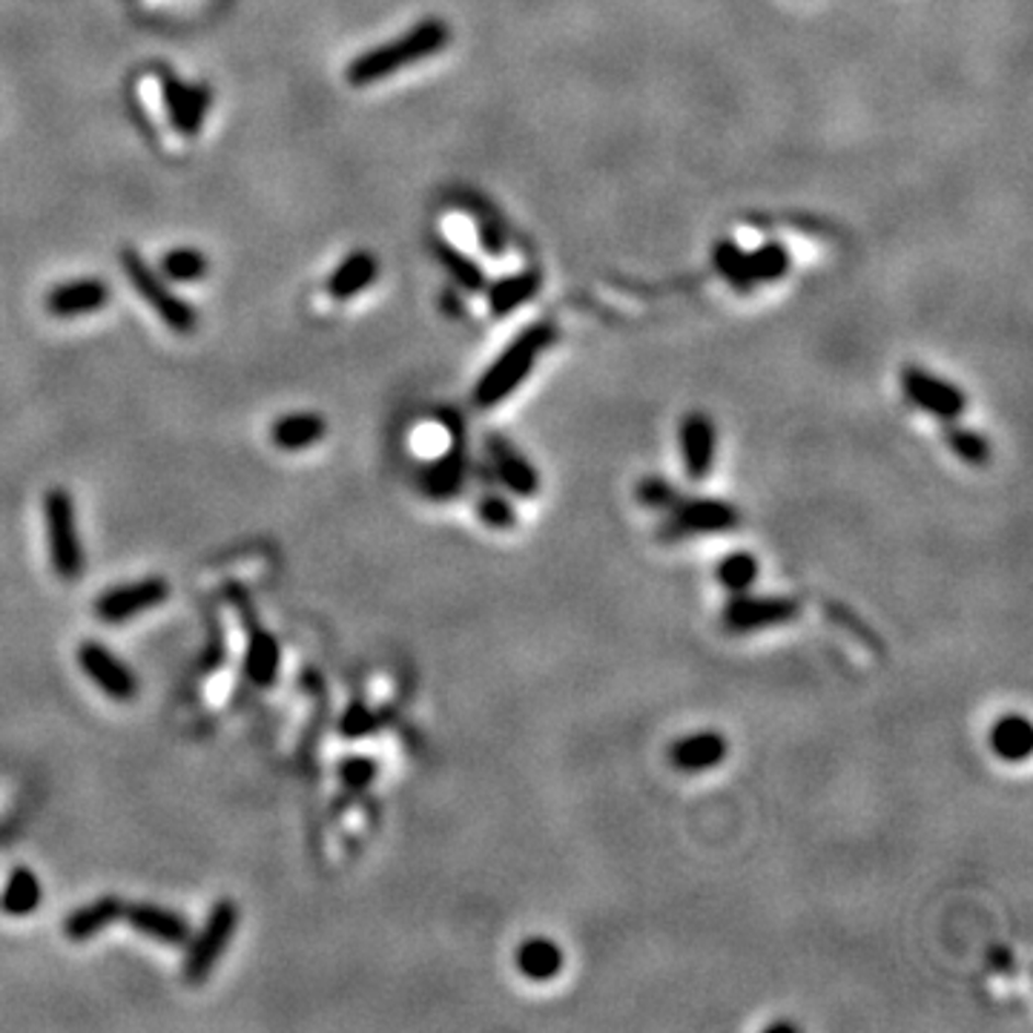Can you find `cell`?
<instances>
[{
  "mask_svg": "<svg viewBox=\"0 0 1033 1033\" xmlns=\"http://www.w3.org/2000/svg\"><path fill=\"white\" fill-rule=\"evenodd\" d=\"M451 44V26L446 18H423L411 30L402 32L400 38L379 44L359 58L351 61L345 69V78L351 87H370V83L386 81L397 76L411 64L428 61Z\"/></svg>",
  "mask_w": 1033,
  "mask_h": 1033,
  "instance_id": "cell-1",
  "label": "cell"
},
{
  "mask_svg": "<svg viewBox=\"0 0 1033 1033\" xmlns=\"http://www.w3.org/2000/svg\"><path fill=\"white\" fill-rule=\"evenodd\" d=\"M551 342H554V324L549 322H537L517 333L506 351L489 365L483 377L477 379L474 405L494 408L508 400L523 386V379L535 370L537 359L543 356Z\"/></svg>",
  "mask_w": 1033,
  "mask_h": 1033,
  "instance_id": "cell-2",
  "label": "cell"
},
{
  "mask_svg": "<svg viewBox=\"0 0 1033 1033\" xmlns=\"http://www.w3.org/2000/svg\"><path fill=\"white\" fill-rule=\"evenodd\" d=\"M741 512L721 497H684L664 512V520L657 526L661 543H684L695 537L730 535L738 528Z\"/></svg>",
  "mask_w": 1033,
  "mask_h": 1033,
  "instance_id": "cell-3",
  "label": "cell"
},
{
  "mask_svg": "<svg viewBox=\"0 0 1033 1033\" xmlns=\"http://www.w3.org/2000/svg\"><path fill=\"white\" fill-rule=\"evenodd\" d=\"M44 526L49 540V563L64 583L81 581L83 543L78 531L76 500L64 489H49L44 494Z\"/></svg>",
  "mask_w": 1033,
  "mask_h": 1033,
  "instance_id": "cell-4",
  "label": "cell"
},
{
  "mask_svg": "<svg viewBox=\"0 0 1033 1033\" xmlns=\"http://www.w3.org/2000/svg\"><path fill=\"white\" fill-rule=\"evenodd\" d=\"M236 930H239V905L230 898H221L207 913L202 930L190 933L187 939V956H184L182 976L187 985H202L213 976L219 959L225 956L227 944L233 942Z\"/></svg>",
  "mask_w": 1033,
  "mask_h": 1033,
  "instance_id": "cell-5",
  "label": "cell"
},
{
  "mask_svg": "<svg viewBox=\"0 0 1033 1033\" xmlns=\"http://www.w3.org/2000/svg\"><path fill=\"white\" fill-rule=\"evenodd\" d=\"M122 267L127 273L129 285L136 287V294L141 296L144 302L150 305L156 313L161 317V322L170 328V331L182 333V336H190V333H196L198 328V313L196 308L190 302H184L182 296H175L167 285V279L161 276L159 271H152L150 264L144 262V256L138 250L124 248L122 250Z\"/></svg>",
  "mask_w": 1033,
  "mask_h": 1033,
  "instance_id": "cell-6",
  "label": "cell"
},
{
  "mask_svg": "<svg viewBox=\"0 0 1033 1033\" xmlns=\"http://www.w3.org/2000/svg\"><path fill=\"white\" fill-rule=\"evenodd\" d=\"M799 615L801 606L795 597L741 592V595H730L724 611H721V623L730 634H755L790 627Z\"/></svg>",
  "mask_w": 1033,
  "mask_h": 1033,
  "instance_id": "cell-7",
  "label": "cell"
},
{
  "mask_svg": "<svg viewBox=\"0 0 1033 1033\" xmlns=\"http://www.w3.org/2000/svg\"><path fill=\"white\" fill-rule=\"evenodd\" d=\"M902 391L919 411L942 420V423H956L959 416L967 411V393L956 382L936 377L919 365H907L902 370Z\"/></svg>",
  "mask_w": 1033,
  "mask_h": 1033,
  "instance_id": "cell-8",
  "label": "cell"
},
{
  "mask_svg": "<svg viewBox=\"0 0 1033 1033\" xmlns=\"http://www.w3.org/2000/svg\"><path fill=\"white\" fill-rule=\"evenodd\" d=\"M167 597H170V583L164 577H144V581L106 588L104 595L95 600V615L106 627H118L136 615L161 606Z\"/></svg>",
  "mask_w": 1033,
  "mask_h": 1033,
  "instance_id": "cell-9",
  "label": "cell"
},
{
  "mask_svg": "<svg viewBox=\"0 0 1033 1033\" xmlns=\"http://www.w3.org/2000/svg\"><path fill=\"white\" fill-rule=\"evenodd\" d=\"M159 81H161V95H164L167 115H170V124H173L175 133L184 138L196 136L213 106L210 87H207V83L182 81V78H175L167 67H161Z\"/></svg>",
  "mask_w": 1033,
  "mask_h": 1033,
  "instance_id": "cell-10",
  "label": "cell"
},
{
  "mask_svg": "<svg viewBox=\"0 0 1033 1033\" xmlns=\"http://www.w3.org/2000/svg\"><path fill=\"white\" fill-rule=\"evenodd\" d=\"M78 666L87 678L113 701H133L138 695V680L122 657L110 652L104 643L83 641L78 646Z\"/></svg>",
  "mask_w": 1033,
  "mask_h": 1033,
  "instance_id": "cell-11",
  "label": "cell"
},
{
  "mask_svg": "<svg viewBox=\"0 0 1033 1033\" xmlns=\"http://www.w3.org/2000/svg\"><path fill=\"white\" fill-rule=\"evenodd\" d=\"M485 451H489L491 477L503 489L512 491L514 497L531 500L540 494V471L531 466V460L514 446L512 439L503 437V434H489Z\"/></svg>",
  "mask_w": 1033,
  "mask_h": 1033,
  "instance_id": "cell-12",
  "label": "cell"
},
{
  "mask_svg": "<svg viewBox=\"0 0 1033 1033\" xmlns=\"http://www.w3.org/2000/svg\"><path fill=\"white\" fill-rule=\"evenodd\" d=\"M678 448L684 471L692 480H707L710 471L715 468L718 454V428L710 416L703 411H692L684 416V423L678 428Z\"/></svg>",
  "mask_w": 1033,
  "mask_h": 1033,
  "instance_id": "cell-13",
  "label": "cell"
},
{
  "mask_svg": "<svg viewBox=\"0 0 1033 1033\" xmlns=\"http://www.w3.org/2000/svg\"><path fill=\"white\" fill-rule=\"evenodd\" d=\"M124 921L138 933L150 936L156 942L167 944V948H184L193 933L187 916L170 910V907L150 905V902H138V905L124 907Z\"/></svg>",
  "mask_w": 1033,
  "mask_h": 1033,
  "instance_id": "cell-14",
  "label": "cell"
},
{
  "mask_svg": "<svg viewBox=\"0 0 1033 1033\" xmlns=\"http://www.w3.org/2000/svg\"><path fill=\"white\" fill-rule=\"evenodd\" d=\"M730 744L718 730H701L684 735L669 747V764L678 772H710L726 761Z\"/></svg>",
  "mask_w": 1033,
  "mask_h": 1033,
  "instance_id": "cell-15",
  "label": "cell"
},
{
  "mask_svg": "<svg viewBox=\"0 0 1033 1033\" xmlns=\"http://www.w3.org/2000/svg\"><path fill=\"white\" fill-rule=\"evenodd\" d=\"M468 483V454L462 446V428L454 423V443L439 460L423 471V491L431 500L460 497Z\"/></svg>",
  "mask_w": 1033,
  "mask_h": 1033,
  "instance_id": "cell-16",
  "label": "cell"
},
{
  "mask_svg": "<svg viewBox=\"0 0 1033 1033\" xmlns=\"http://www.w3.org/2000/svg\"><path fill=\"white\" fill-rule=\"evenodd\" d=\"M110 302V287L104 279H76L64 282L46 294V310L58 319L99 313Z\"/></svg>",
  "mask_w": 1033,
  "mask_h": 1033,
  "instance_id": "cell-17",
  "label": "cell"
},
{
  "mask_svg": "<svg viewBox=\"0 0 1033 1033\" xmlns=\"http://www.w3.org/2000/svg\"><path fill=\"white\" fill-rule=\"evenodd\" d=\"M514 965L520 976L531 982H551L558 979L566 965V956L560 951L558 942H551L546 936H531L514 953Z\"/></svg>",
  "mask_w": 1033,
  "mask_h": 1033,
  "instance_id": "cell-18",
  "label": "cell"
},
{
  "mask_svg": "<svg viewBox=\"0 0 1033 1033\" xmlns=\"http://www.w3.org/2000/svg\"><path fill=\"white\" fill-rule=\"evenodd\" d=\"M124 902L118 896H101L90 905L78 907L64 919V936L72 942H87L92 936H99L101 930L110 928L113 921L124 919Z\"/></svg>",
  "mask_w": 1033,
  "mask_h": 1033,
  "instance_id": "cell-19",
  "label": "cell"
},
{
  "mask_svg": "<svg viewBox=\"0 0 1033 1033\" xmlns=\"http://www.w3.org/2000/svg\"><path fill=\"white\" fill-rule=\"evenodd\" d=\"M379 276V262L374 253L368 250H356L345 262H340V267L331 273V279H328V294L336 299V302H347V299H354L356 294H363L368 290Z\"/></svg>",
  "mask_w": 1033,
  "mask_h": 1033,
  "instance_id": "cell-20",
  "label": "cell"
},
{
  "mask_svg": "<svg viewBox=\"0 0 1033 1033\" xmlns=\"http://www.w3.org/2000/svg\"><path fill=\"white\" fill-rule=\"evenodd\" d=\"M540 287H543L540 271H520L514 273V276H503V279H497L494 285H485L491 317H508V313H514V310L523 308L526 302H531Z\"/></svg>",
  "mask_w": 1033,
  "mask_h": 1033,
  "instance_id": "cell-21",
  "label": "cell"
},
{
  "mask_svg": "<svg viewBox=\"0 0 1033 1033\" xmlns=\"http://www.w3.org/2000/svg\"><path fill=\"white\" fill-rule=\"evenodd\" d=\"M328 434V423L319 414H287L271 425V443L282 451H305Z\"/></svg>",
  "mask_w": 1033,
  "mask_h": 1033,
  "instance_id": "cell-22",
  "label": "cell"
},
{
  "mask_svg": "<svg viewBox=\"0 0 1033 1033\" xmlns=\"http://www.w3.org/2000/svg\"><path fill=\"white\" fill-rule=\"evenodd\" d=\"M990 747L1002 761H1025L1033 749V726L1022 715L999 718L990 730Z\"/></svg>",
  "mask_w": 1033,
  "mask_h": 1033,
  "instance_id": "cell-23",
  "label": "cell"
},
{
  "mask_svg": "<svg viewBox=\"0 0 1033 1033\" xmlns=\"http://www.w3.org/2000/svg\"><path fill=\"white\" fill-rule=\"evenodd\" d=\"M431 250H434V256L439 259V264L446 267L448 276H451L462 290H468V294H483L489 279H485V271L474 259L466 256L457 244H451L448 239H443V236H434V239H431Z\"/></svg>",
  "mask_w": 1033,
  "mask_h": 1033,
  "instance_id": "cell-24",
  "label": "cell"
},
{
  "mask_svg": "<svg viewBox=\"0 0 1033 1033\" xmlns=\"http://www.w3.org/2000/svg\"><path fill=\"white\" fill-rule=\"evenodd\" d=\"M244 672L259 687H271L273 680H276V672H279V646H276L271 634L262 632L259 627L250 629Z\"/></svg>",
  "mask_w": 1033,
  "mask_h": 1033,
  "instance_id": "cell-25",
  "label": "cell"
},
{
  "mask_svg": "<svg viewBox=\"0 0 1033 1033\" xmlns=\"http://www.w3.org/2000/svg\"><path fill=\"white\" fill-rule=\"evenodd\" d=\"M41 898H44V891H41L38 875L32 873L30 868H15L9 875L7 887H3L0 907L9 916H30V913L41 907Z\"/></svg>",
  "mask_w": 1033,
  "mask_h": 1033,
  "instance_id": "cell-26",
  "label": "cell"
},
{
  "mask_svg": "<svg viewBox=\"0 0 1033 1033\" xmlns=\"http://www.w3.org/2000/svg\"><path fill=\"white\" fill-rule=\"evenodd\" d=\"M718 583L730 592V595H741V592H749L758 581V574H761V560L749 554V551H732L726 554L715 569Z\"/></svg>",
  "mask_w": 1033,
  "mask_h": 1033,
  "instance_id": "cell-27",
  "label": "cell"
},
{
  "mask_svg": "<svg viewBox=\"0 0 1033 1033\" xmlns=\"http://www.w3.org/2000/svg\"><path fill=\"white\" fill-rule=\"evenodd\" d=\"M944 443H948V448L956 454L959 460L973 468L988 466L990 454H994L990 439L985 437V434H979V431L967 428V425H948V428H944Z\"/></svg>",
  "mask_w": 1033,
  "mask_h": 1033,
  "instance_id": "cell-28",
  "label": "cell"
},
{
  "mask_svg": "<svg viewBox=\"0 0 1033 1033\" xmlns=\"http://www.w3.org/2000/svg\"><path fill=\"white\" fill-rule=\"evenodd\" d=\"M210 271V259L196 248H173L167 250L159 262V273L167 282H198L204 273Z\"/></svg>",
  "mask_w": 1033,
  "mask_h": 1033,
  "instance_id": "cell-29",
  "label": "cell"
},
{
  "mask_svg": "<svg viewBox=\"0 0 1033 1033\" xmlns=\"http://www.w3.org/2000/svg\"><path fill=\"white\" fill-rule=\"evenodd\" d=\"M712 262H715V271L726 279V285L741 290V294H747L749 287L755 285L753 276H749L747 253H744L738 244L732 242V239H721V242L715 244V250H712Z\"/></svg>",
  "mask_w": 1033,
  "mask_h": 1033,
  "instance_id": "cell-30",
  "label": "cell"
},
{
  "mask_svg": "<svg viewBox=\"0 0 1033 1033\" xmlns=\"http://www.w3.org/2000/svg\"><path fill=\"white\" fill-rule=\"evenodd\" d=\"M747 262L749 276H753L755 285L778 282L784 279L787 271H790V250L781 242H764L761 248H755L753 253H747Z\"/></svg>",
  "mask_w": 1033,
  "mask_h": 1033,
  "instance_id": "cell-31",
  "label": "cell"
},
{
  "mask_svg": "<svg viewBox=\"0 0 1033 1033\" xmlns=\"http://www.w3.org/2000/svg\"><path fill=\"white\" fill-rule=\"evenodd\" d=\"M634 497H638V503H641L643 508H649V512L664 514V512H669L680 497H684V491H680L675 483H669L666 477L652 474V477L638 480V485H634Z\"/></svg>",
  "mask_w": 1033,
  "mask_h": 1033,
  "instance_id": "cell-32",
  "label": "cell"
},
{
  "mask_svg": "<svg viewBox=\"0 0 1033 1033\" xmlns=\"http://www.w3.org/2000/svg\"><path fill=\"white\" fill-rule=\"evenodd\" d=\"M477 517L485 523V526L497 528V531H512L517 526V508L512 506V500L503 497V494H494V491H485L477 500Z\"/></svg>",
  "mask_w": 1033,
  "mask_h": 1033,
  "instance_id": "cell-33",
  "label": "cell"
},
{
  "mask_svg": "<svg viewBox=\"0 0 1033 1033\" xmlns=\"http://www.w3.org/2000/svg\"><path fill=\"white\" fill-rule=\"evenodd\" d=\"M468 210L474 213L477 230H480V244H483L485 253H489V256H503V250H506V230H503L497 216L489 210V204H485V210L480 204H471Z\"/></svg>",
  "mask_w": 1033,
  "mask_h": 1033,
  "instance_id": "cell-34",
  "label": "cell"
},
{
  "mask_svg": "<svg viewBox=\"0 0 1033 1033\" xmlns=\"http://www.w3.org/2000/svg\"><path fill=\"white\" fill-rule=\"evenodd\" d=\"M379 724H382V715H379V712L356 703V707H351V712H345V718H342V732H345L347 738H363V735L377 730Z\"/></svg>",
  "mask_w": 1033,
  "mask_h": 1033,
  "instance_id": "cell-35",
  "label": "cell"
},
{
  "mask_svg": "<svg viewBox=\"0 0 1033 1033\" xmlns=\"http://www.w3.org/2000/svg\"><path fill=\"white\" fill-rule=\"evenodd\" d=\"M340 776L347 787H354V790H365V787L374 784V778H377V764L370 761V758H351L340 767Z\"/></svg>",
  "mask_w": 1033,
  "mask_h": 1033,
  "instance_id": "cell-36",
  "label": "cell"
}]
</instances>
